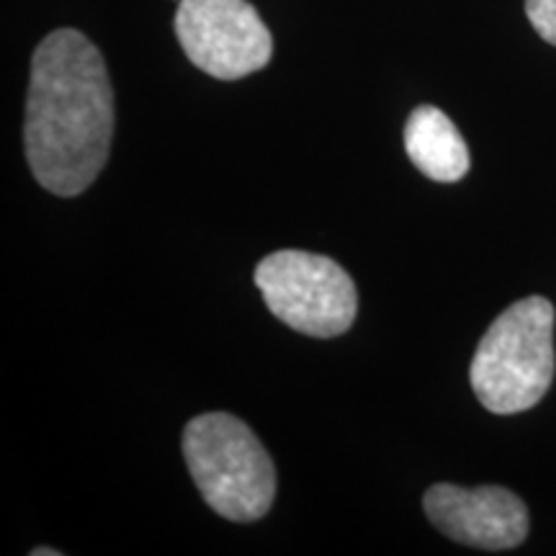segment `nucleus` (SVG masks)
<instances>
[{"instance_id":"f257e3e1","label":"nucleus","mask_w":556,"mask_h":556,"mask_svg":"<svg viewBox=\"0 0 556 556\" xmlns=\"http://www.w3.org/2000/svg\"><path fill=\"white\" fill-rule=\"evenodd\" d=\"M114 88L99 47L78 29L39 41L26 93L31 176L54 197H78L101 176L114 139Z\"/></svg>"},{"instance_id":"f03ea898","label":"nucleus","mask_w":556,"mask_h":556,"mask_svg":"<svg viewBox=\"0 0 556 556\" xmlns=\"http://www.w3.org/2000/svg\"><path fill=\"white\" fill-rule=\"evenodd\" d=\"M554 304L526 296L510 304L479 340L469 381L495 415L536 407L554 381Z\"/></svg>"},{"instance_id":"7ed1b4c3","label":"nucleus","mask_w":556,"mask_h":556,"mask_svg":"<svg viewBox=\"0 0 556 556\" xmlns=\"http://www.w3.org/2000/svg\"><path fill=\"white\" fill-rule=\"evenodd\" d=\"M184 458L201 497L217 516L253 523L274 505V458L240 417L227 413L193 417L184 430Z\"/></svg>"},{"instance_id":"20e7f679","label":"nucleus","mask_w":556,"mask_h":556,"mask_svg":"<svg viewBox=\"0 0 556 556\" xmlns=\"http://www.w3.org/2000/svg\"><path fill=\"white\" fill-rule=\"evenodd\" d=\"M255 287L270 315L309 338H338L358 315V291L328 255L278 250L255 266Z\"/></svg>"},{"instance_id":"39448f33","label":"nucleus","mask_w":556,"mask_h":556,"mask_svg":"<svg viewBox=\"0 0 556 556\" xmlns=\"http://www.w3.org/2000/svg\"><path fill=\"white\" fill-rule=\"evenodd\" d=\"M176 37L186 58L217 80H240L270 62L274 39L248 0H180Z\"/></svg>"},{"instance_id":"423d86ee","label":"nucleus","mask_w":556,"mask_h":556,"mask_svg":"<svg viewBox=\"0 0 556 556\" xmlns=\"http://www.w3.org/2000/svg\"><path fill=\"white\" fill-rule=\"evenodd\" d=\"M422 507L443 536L464 546L505 552L528 536V507L516 492L484 484L467 490L458 484H433L422 497Z\"/></svg>"},{"instance_id":"0eeeda50","label":"nucleus","mask_w":556,"mask_h":556,"mask_svg":"<svg viewBox=\"0 0 556 556\" xmlns=\"http://www.w3.org/2000/svg\"><path fill=\"white\" fill-rule=\"evenodd\" d=\"M407 157L422 176L438 184H456L469 173V148L456 124L441 109L417 106L405 124Z\"/></svg>"},{"instance_id":"6e6552de","label":"nucleus","mask_w":556,"mask_h":556,"mask_svg":"<svg viewBox=\"0 0 556 556\" xmlns=\"http://www.w3.org/2000/svg\"><path fill=\"white\" fill-rule=\"evenodd\" d=\"M526 13L539 37L556 47V0H526Z\"/></svg>"},{"instance_id":"1a4fd4ad","label":"nucleus","mask_w":556,"mask_h":556,"mask_svg":"<svg viewBox=\"0 0 556 556\" xmlns=\"http://www.w3.org/2000/svg\"><path fill=\"white\" fill-rule=\"evenodd\" d=\"M31 556H60L58 548H34Z\"/></svg>"}]
</instances>
